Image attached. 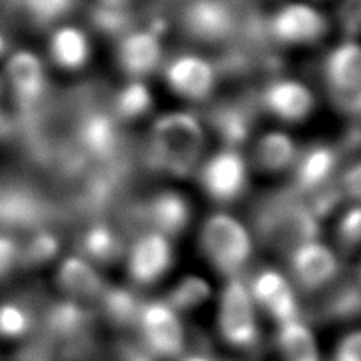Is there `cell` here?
<instances>
[{
    "instance_id": "obj_3",
    "label": "cell",
    "mask_w": 361,
    "mask_h": 361,
    "mask_svg": "<svg viewBox=\"0 0 361 361\" xmlns=\"http://www.w3.org/2000/svg\"><path fill=\"white\" fill-rule=\"evenodd\" d=\"M217 328L225 343L236 349H249L260 338L257 305L240 277H230L219 295Z\"/></svg>"
},
{
    "instance_id": "obj_19",
    "label": "cell",
    "mask_w": 361,
    "mask_h": 361,
    "mask_svg": "<svg viewBox=\"0 0 361 361\" xmlns=\"http://www.w3.org/2000/svg\"><path fill=\"white\" fill-rule=\"evenodd\" d=\"M298 157L295 140L288 133L274 130L257 140L254 159L257 165L265 171H281L295 164Z\"/></svg>"
},
{
    "instance_id": "obj_20",
    "label": "cell",
    "mask_w": 361,
    "mask_h": 361,
    "mask_svg": "<svg viewBox=\"0 0 361 361\" xmlns=\"http://www.w3.org/2000/svg\"><path fill=\"white\" fill-rule=\"evenodd\" d=\"M296 183L302 189H315L325 183L331 176L336 166V156L331 147L328 146H312L296 157Z\"/></svg>"
},
{
    "instance_id": "obj_30",
    "label": "cell",
    "mask_w": 361,
    "mask_h": 361,
    "mask_svg": "<svg viewBox=\"0 0 361 361\" xmlns=\"http://www.w3.org/2000/svg\"><path fill=\"white\" fill-rule=\"evenodd\" d=\"M138 0H100L102 8L113 10V11H127L137 4Z\"/></svg>"
},
{
    "instance_id": "obj_24",
    "label": "cell",
    "mask_w": 361,
    "mask_h": 361,
    "mask_svg": "<svg viewBox=\"0 0 361 361\" xmlns=\"http://www.w3.org/2000/svg\"><path fill=\"white\" fill-rule=\"evenodd\" d=\"M27 314L16 305L0 307V334L5 338H16L27 330Z\"/></svg>"
},
{
    "instance_id": "obj_4",
    "label": "cell",
    "mask_w": 361,
    "mask_h": 361,
    "mask_svg": "<svg viewBox=\"0 0 361 361\" xmlns=\"http://www.w3.org/2000/svg\"><path fill=\"white\" fill-rule=\"evenodd\" d=\"M138 325L145 344L160 358H176L184 350L185 338L179 312L166 300H152L140 306Z\"/></svg>"
},
{
    "instance_id": "obj_25",
    "label": "cell",
    "mask_w": 361,
    "mask_h": 361,
    "mask_svg": "<svg viewBox=\"0 0 361 361\" xmlns=\"http://www.w3.org/2000/svg\"><path fill=\"white\" fill-rule=\"evenodd\" d=\"M338 21L347 38L355 40L361 34V0H341Z\"/></svg>"
},
{
    "instance_id": "obj_18",
    "label": "cell",
    "mask_w": 361,
    "mask_h": 361,
    "mask_svg": "<svg viewBox=\"0 0 361 361\" xmlns=\"http://www.w3.org/2000/svg\"><path fill=\"white\" fill-rule=\"evenodd\" d=\"M49 51L57 66L67 70H78L89 61L90 43L81 29L66 25L57 29L51 37Z\"/></svg>"
},
{
    "instance_id": "obj_33",
    "label": "cell",
    "mask_w": 361,
    "mask_h": 361,
    "mask_svg": "<svg viewBox=\"0 0 361 361\" xmlns=\"http://www.w3.org/2000/svg\"><path fill=\"white\" fill-rule=\"evenodd\" d=\"M133 361H149V360L145 358V357H138V358H135Z\"/></svg>"
},
{
    "instance_id": "obj_32",
    "label": "cell",
    "mask_w": 361,
    "mask_h": 361,
    "mask_svg": "<svg viewBox=\"0 0 361 361\" xmlns=\"http://www.w3.org/2000/svg\"><path fill=\"white\" fill-rule=\"evenodd\" d=\"M4 48H5V43H4V38L0 37V54L4 53Z\"/></svg>"
},
{
    "instance_id": "obj_31",
    "label": "cell",
    "mask_w": 361,
    "mask_h": 361,
    "mask_svg": "<svg viewBox=\"0 0 361 361\" xmlns=\"http://www.w3.org/2000/svg\"><path fill=\"white\" fill-rule=\"evenodd\" d=\"M180 361H212L211 358H208L206 355H200V353H193V355H187Z\"/></svg>"
},
{
    "instance_id": "obj_26",
    "label": "cell",
    "mask_w": 361,
    "mask_h": 361,
    "mask_svg": "<svg viewBox=\"0 0 361 361\" xmlns=\"http://www.w3.org/2000/svg\"><path fill=\"white\" fill-rule=\"evenodd\" d=\"M339 238L345 244L357 246L361 244V203L352 206L341 217L338 225Z\"/></svg>"
},
{
    "instance_id": "obj_22",
    "label": "cell",
    "mask_w": 361,
    "mask_h": 361,
    "mask_svg": "<svg viewBox=\"0 0 361 361\" xmlns=\"http://www.w3.org/2000/svg\"><path fill=\"white\" fill-rule=\"evenodd\" d=\"M152 105L151 90L141 80H133L121 90L116 100V108L122 118H140L149 111Z\"/></svg>"
},
{
    "instance_id": "obj_27",
    "label": "cell",
    "mask_w": 361,
    "mask_h": 361,
    "mask_svg": "<svg viewBox=\"0 0 361 361\" xmlns=\"http://www.w3.org/2000/svg\"><path fill=\"white\" fill-rule=\"evenodd\" d=\"M333 361H361V330L347 333L336 345Z\"/></svg>"
},
{
    "instance_id": "obj_12",
    "label": "cell",
    "mask_w": 361,
    "mask_h": 361,
    "mask_svg": "<svg viewBox=\"0 0 361 361\" xmlns=\"http://www.w3.org/2000/svg\"><path fill=\"white\" fill-rule=\"evenodd\" d=\"M164 61V44L154 30L128 32L118 47V62L133 80L151 75Z\"/></svg>"
},
{
    "instance_id": "obj_8",
    "label": "cell",
    "mask_w": 361,
    "mask_h": 361,
    "mask_svg": "<svg viewBox=\"0 0 361 361\" xmlns=\"http://www.w3.org/2000/svg\"><path fill=\"white\" fill-rule=\"evenodd\" d=\"M257 307L263 309L277 324L300 319V306L288 277L274 268H265L247 283Z\"/></svg>"
},
{
    "instance_id": "obj_21",
    "label": "cell",
    "mask_w": 361,
    "mask_h": 361,
    "mask_svg": "<svg viewBox=\"0 0 361 361\" xmlns=\"http://www.w3.org/2000/svg\"><path fill=\"white\" fill-rule=\"evenodd\" d=\"M211 298V286L203 277L189 274L180 279L166 298V302L178 312L190 311L204 305Z\"/></svg>"
},
{
    "instance_id": "obj_28",
    "label": "cell",
    "mask_w": 361,
    "mask_h": 361,
    "mask_svg": "<svg viewBox=\"0 0 361 361\" xmlns=\"http://www.w3.org/2000/svg\"><path fill=\"white\" fill-rule=\"evenodd\" d=\"M85 135L90 146L95 147V149H102V147H105L111 141L113 128L109 126V121L95 119L87 124Z\"/></svg>"
},
{
    "instance_id": "obj_6",
    "label": "cell",
    "mask_w": 361,
    "mask_h": 361,
    "mask_svg": "<svg viewBox=\"0 0 361 361\" xmlns=\"http://www.w3.org/2000/svg\"><path fill=\"white\" fill-rule=\"evenodd\" d=\"M271 34L286 44H311L326 35L328 21L324 13L307 2H288L271 18Z\"/></svg>"
},
{
    "instance_id": "obj_13",
    "label": "cell",
    "mask_w": 361,
    "mask_h": 361,
    "mask_svg": "<svg viewBox=\"0 0 361 361\" xmlns=\"http://www.w3.org/2000/svg\"><path fill=\"white\" fill-rule=\"evenodd\" d=\"M263 103L271 114L286 122H301L314 113L315 95L305 82L281 78L268 85Z\"/></svg>"
},
{
    "instance_id": "obj_17",
    "label": "cell",
    "mask_w": 361,
    "mask_h": 361,
    "mask_svg": "<svg viewBox=\"0 0 361 361\" xmlns=\"http://www.w3.org/2000/svg\"><path fill=\"white\" fill-rule=\"evenodd\" d=\"M277 344L286 361H322L315 334L301 319L279 325Z\"/></svg>"
},
{
    "instance_id": "obj_23",
    "label": "cell",
    "mask_w": 361,
    "mask_h": 361,
    "mask_svg": "<svg viewBox=\"0 0 361 361\" xmlns=\"http://www.w3.org/2000/svg\"><path fill=\"white\" fill-rule=\"evenodd\" d=\"M76 0H25V10L38 25H49L67 16Z\"/></svg>"
},
{
    "instance_id": "obj_14",
    "label": "cell",
    "mask_w": 361,
    "mask_h": 361,
    "mask_svg": "<svg viewBox=\"0 0 361 361\" xmlns=\"http://www.w3.org/2000/svg\"><path fill=\"white\" fill-rule=\"evenodd\" d=\"M187 34L202 42H219L233 30L235 18L222 0H192L184 10Z\"/></svg>"
},
{
    "instance_id": "obj_7",
    "label": "cell",
    "mask_w": 361,
    "mask_h": 361,
    "mask_svg": "<svg viewBox=\"0 0 361 361\" xmlns=\"http://www.w3.org/2000/svg\"><path fill=\"white\" fill-rule=\"evenodd\" d=\"M247 162L235 149L216 152L203 164L200 180L203 189L217 202H233L247 184Z\"/></svg>"
},
{
    "instance_id": "obj_15",
    "label": "cell",
    "mask_w": 361,
    "mask_h": 361,
    "mask_svg": "<svg viewBox=\"0 0 361 361\" xmlns=\"http://www.w3.org/2000/svg\"><path fill=\"white\" fill-rule=\"evenodd\" d=\"M6 78L16 99L32 105L40 99L44 89V68L42 61L30 51H18L6 62Z\"/></svg>"
},
{
    "instance_id": "obj_2",
    "label": "cell",
    "mask_w": 361,
    "mask_h": 361,
    "mask_svg": "<svg viewBox=\"0 0 361 361\" xmlns=\"http://www.w3.org/2000/svg\"><path fill=\"white\" fill-rule=\"evenodd\" d=\"M200 246L211 265L228 279L246 268L254 250L246 225L227 212H216L206 219L200 231Z\"/></svg>"
},
{
    "instance_id": "obj_11",
    "label": "cell",
    "mask_w": 361,
    "mask_h": 361,
    "mask_svg": "<svg viewBox=\"0 0 361 361\" xmlns=\"http://www.w3.org/2000/svg\"><path fill=\"white\" fill-rule=\"evenodd\" d=\"M165 80L183 99L203 100L216 86V70L202 56L180 54L166 63Z\"/></svg>"
},
{
    "instance_id": "obj_9",
    "label": "cell",
    "mask_w": 361,
    "mask_h": 361,
    "mask_svg": "<svg viewBox=\"0 0 361 361\" xmlns=\"http://www.w3.org/2000/svg\"><path fill=\"white\" fill-rule=\"evenodd\" d=\"M292 274L301 287L315 290L325 287L336 277L339 260L334 250L314 238L296 244L290 259Z\"/></svg>"
},
{
    "instance_id": "obj_16",
    "label": "cell",
    "mask_w": 361,
    "mask_h": 361,
    "mask_svg": "<svg viewBox=\"0 0 361 361\" xmlns=\"http://www.w3.org/2000/svg\"><path fill=\"white\" fill-rule=\"evenodd\" d=\"M149 217L154 230L165 236L176 235L185 228L190 219V206L187 200L175 190L157 193L149 204Z\"/></svg>"
},
{
    "instance_id": "obj_5",
    "label": "cell",
    "mask_w": 361,
    "mask_h": 361,
    "mask_svg": "<svg viewBox=\"0 0 361 361\" xmlns=\"http://www.w3.org/2000/svg\"><path fill=\"white\" fill-rule=\"evenodd\" d=\"M325 78L344 109H361V43L347 38L334 47L325 61Z\"/></svg>"
},
{
    "instance_id": "obj_29",
    "label": "cell",
    "mask_w": 361,
    "mask_h": 361,
    "mask_svg": "<svg viewBox=\"0 0 361 361\" xmlns=\"http://www.w3.org/2000/svg\"><path fill=\"white\" fill-rule=\"evenodd\" d=\"M343 185L344 190L349 193L352 198H355L358 203H361V164L353 165L352 169L345 171Z\"/></svg>"
},
{
    "instance_id": "obj_10",
    "label": "cell",
    "mask_w": 361,
    "mask_h": 361,
    "mask_svg": "<svg viewBox=\"0 0 361 361\" xmlns=\"http://www.w3.org/2000/svg\"><path fill=\"white\" fill-rule=\"evenodd\" d=\"M173 246L169 236L159 231L141 235L128 252V273L140 286H149L173 265Z\"/></svg>"
},
{
    "instance_id": "obj_1",
    "label": "cell",
    "mask_w": 361,
    "mask_h": 361,
    "mask_svg": "<svg viewBox=\"0 0 361 361\" xmlns=\"http://www.w3.org/2000/svg\"><path fill=\"white\" fill-rule=\"evenodd\" d=\"M151 140L154 154L165 169L185 173L202 156L204 130L193 114L170 111L154 122Z\"/></svg>"
}]
</instances>
